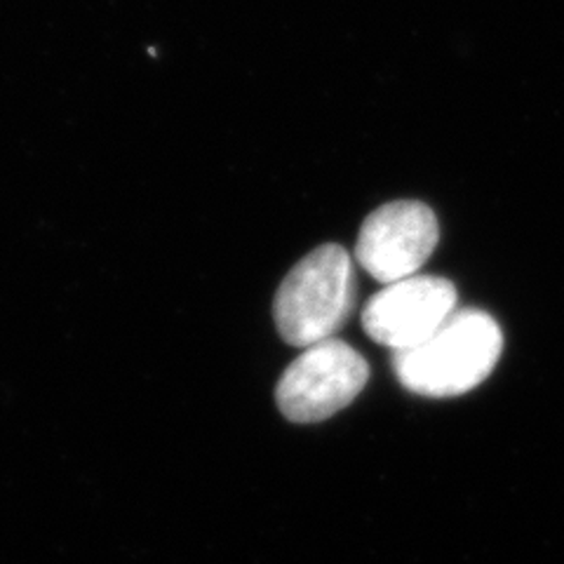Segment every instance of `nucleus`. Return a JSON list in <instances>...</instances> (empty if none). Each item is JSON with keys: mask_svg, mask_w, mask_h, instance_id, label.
Returning <instances> with one entry per match:
<instances>
[{"mask_svg": "<svg viewBox=\"0 0 564 564\" xmlns=\"http://www.w3.org/2000/svg\"><path fill=\"white\" fill-rule=\"evenodd\" d=\"M503 332L485 311H454L426 341L393 352V372L410 393L456 398L478 388L494 372Z\"/></svg>", "mask_w": 564, "mask_h": 564, "instance_id": "f257e3e1", "label": "nucleus"}, {"mask_svg": "<svg viewBox=\"0 0 564 564\" xmlns=\"http://www.w3.org/2000/svg\"><path fill=\"white\" fill-rule=\"evenodd\" d=\"M358 282L341 245H321L280 282L273 317L290 346L308 348L334 339L356 311Z\"/></svg>", "mask_w": 564, "mask_h": 564, "instance_id": "f03ea898", "label": "nucleus"}, {"mask_svg": "<svg viewBox=\"0 0 564 564\" xmlns=\"http://www.w3.org/2000/svg\"><path fill=\"white\" fill-rule=\"evenodd\" d=\"M456 311V288L437 275H412L377 292L362 308L367 337L395 350L426 341Z\"/></svg>", "mask_w": 564, "mask_h": 564, "instance_id": "39448f33", "label": "nucleus"}, {"mask_svg": "<svg viewBox=\"0 0 564 564\" xmlns=\"http://www.w3.org/2000/svg\"><path fill=\"white\" fill-rule=\"evenodd\" d=\"M369 379V365L360 352L339 339L304 348L282 372L275 402L282 416L294 423H317L346 410Z\"/></svg>", "mask_w": 564, "mask_h": 564, "instance_id": "7ed1b4c3", "label": "nucleus"}, {"mask_svg": "<svg viewBox=\"0 0 564 564\" xmlns=\"http://www.w3.org/2000/svg\"><path fill=\"white\" fill-rule=\"evenodd\" d=\"M440 240L435 212L416 200L388 203L369 215L358 234L356 259L383 285L419 275Z\"/></svg>", "mask_w": 564, "mask_h": 564, "instance_id": "20e7f679", "label": "nucleus"}]
</instances>
